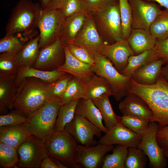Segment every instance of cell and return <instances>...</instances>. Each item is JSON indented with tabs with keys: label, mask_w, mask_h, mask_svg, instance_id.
<instances>
[{
	"label": "cell",
	"mask_w": 168,
	"mask_h": 168,
	"mask_svg": "<svg viewBox=\"0 0 168 168\" xmlns=\"http://www.w3.org/2000/svg\"><path fill=\"white\" fill-rule=\"evenodd\" d=\"M42 10L38 2L20 0L12 9L6 26V35L16 36L22 42L34 37Z\"/></svg>",
	"instance_id": "6da1fadb"
},
{
	"label": "cell",
	"mask_w": 168,
	"mask_h": 168,
	"mask_svg": "<svg viewBox=\"0 0 168 168\" xmlns=\"http://www.w3.org/2000/svg\"><path fill=\"white\" fill-rule=\"evenodd\" d=\"M128 89L147 103L153 114L150 121L157 123L160 127L168 125V82L161 74L151 85L142 84L130 78Z\"/></svg>",
	"instance_id": "7a4b0ae2"
},
{
	"label": "cell",
	"mask_w": 168,
	"mask_h": 168,
	"mask_svg": "<svg viewBox=\"0 0 168 168\" xmlns=\"http://www.w3.org/2000/svg\"><path fill=\"white\" fill-rule=\"evenodd\" d=\"M47 83L33 77L25 78L17 87L13 108L28 117L49 101Z\"/></svg>",
	"instance_id": "3957f363"
},
{
	"label": "cell",
	"mask_w": 168,
	"mask_h": 168,
	"mask_svg": "<svg viewBox=\"0 0 168 168\" xmlns=\"http://www.w3.org/2000/svg\"><path fill=\"white\" fill-rule=\"evenodd\" d=\"M60 99L49 100L28 117L27 122L32 135L45 142L54 132L59 109Z\"/></svg>",
	"instance_id": "277c9868"
},
{
	"label": "cell",
	"mask_w": 168,
	"mask_h": 168,
	"mask_svg": "<svg viewBox=\"0 0 168 168\" xmlns=\"http://www.w3.org/2000/svg\"><path fill=\"white\" fill-rule=\"evenodd\" d=\"M44 143L49 156L65 165L78 167L75 161L78 144L68 132L54 131Z\"/></svg>",
	"instance_id": "5b68a950"
},
{
	"label": "cell",
	"mask_w": 168,
	"mask_h": 168,
	"mask_svg": "<svg viewBox=\"0 0 168 168\" xmlns=\"http://www.w3.org/2000/svg\"><path fill=\"white\" fill-rule=\"evenodd\" d=\"M94 59L95 63L92 67L94 72L109 82L112 90V96L116 100L121 101L129 93L128 87L130 78L119 72L105 55L96 54Z\"/></svg>",
	"instance_id": "8992f818"
},
{
	"label": "cell",
	"mask_w": 168,
	"mask_h": 168,
	"mask_svg": "<svg viewBox=\"0 0 168 168\" xmlns=\"http://www.w3.org/2000/svg\"><path fill=\"white\" fill-rule=\"evenodd\" d=\"M94 16L97 29L107 43L111 44L123 39L118 1Z\"/></svg>",
	"instance_id": "52a82bcc"
},
{
	"label": "cell",
	"mask_w": 168,
	"mask_h": 168,
	"mask_svg": "<svg viewBox=\"0 0 168 168\" xmlns=\"http://www.w3.org/2000/svg\"><path fill=\"white\" fill-rule=\"evenodd\" d=\"M65 19L60 9L42 10L38 26L40 49L59 39Z\"/></svg>",
	"instance_id": "ba28073f"
},
{
	"label": "cell",
	"mask_w": 168,
	"mask_h": 168,
	"mask_svg": "<svg viewBox=\"0 0 168 168\" xmlns=\"http://www.w3.org/2000/svg\"><path fill=\"white\" fill-rule=\"evenodd\" d=\"M18 166L26 168H40L43 160L49 156L44 142L33 135L17 148Z\"/></svg>",
	"instance_id": "9c48e42d"
},
{
	"label": "cell",
	"mask_w": 168,
	"mask_h": 168,
	"mask_svg": "<svg viewBox=\"0 0 168 168\" xmlns=\"http://www.w3.org/2000/svg\"><path fill=\"white\" fill-rule=\"evenodd\" d=\"M159 127L157 123L150 121L137 147L147 156L150 167L152 168H165L167 164L166 158L163 155V147L159 146L156 138Z\"/></svg>",
	"instance_id": "30bf717a"
},
{
	"label": "cell",
	"mask_w": 168,
	"mask_h": 168,
	"mask_svg": "<svg viewBox=\"0 0 168 168\" xmlns=\"http://www.w3.org/2000/svg\"><path fill=\"white\" fill-rule=\"evenodd\" d=\"M69 43L84 48L94 56L100 54L104 45L108 43L99 33L94 16L90 14L75 38Z\"/></svg>",
	"instance_id": "8fae6325"
},
{
	"label": "cell",
	"mask_w": 168,
	"mask_h": 168,
	"mask_svg": "<svg viewBox=\"0 0 168 168\" xmlns=\"http://www.w3.org/2000/svg\"><path fill=\"white\" fill-rule=\"evenodd\" d=\"M64 131L69 133L79 144L90 146L97 144L94 138L101 136L102 131L85 118L76 115L65 127Z\"/></svg>",
	"instance_id": "7c38bea8"
},
{
	"label": "cell",
	"mask_w": 168,
	"mask_h": 168,
	"mask_svg": "<svg viewBox=\"0 0 168 168\" xmlns=\"http://www.w3.org/2000/svg\"><path fill=\"white\" fill-rule=\"evenodd\" d=\"M132 13V29L149 31L161 10L158 5L144 0H128Z\"/></svg>",
	"instance_id": "4fadbf2b"
},
{
	"label": "cell",
	"mask_w": 168,
	"mask_h": 168,
	"mask_svg": "<svg viewBox=\"0 0 168 168\" xmlns=\"http://www.w3.org/2000/svg\"><path fill=\"white\" fill-rule=\"evenodd\" d=\"M64 47L58 39L41 49L37 59L32 67L44 71L57 69L65 62Z\"/></svg>",
	"instance_id": "5bb4252c"
},
{
	"label": "cell",
	"mask_w": 168,
	"mask_h": 168,
	"mask_svg": "<svg viewBox=\"0 0 168 168\" xmlns=\"http://www.w3.org/2000/svg\"><path fill=\"white\" fill-rule=\"evenodd\" d=\"M115 145L99 143L87 146L78 144L75 158V163L86 168H97L101 164L106 153L112 150Z\"/></svg>",
	"instance_id": "9a60e30c"
},
{
	"label": "cell",
	"mask_w": 168,
	"mask_h": 168,
	"mask_svg": "<svg viewBox=\"0 0 168 168\" xmlns=\"http://www.w3.org/2000/svg\"><path fill=\"white\" fill-rule=\"evenodd\" d=\"M101 137L98 143L103 145L121 144L129 147H137L141 141L142 135L123 125L117 124Z\"/></svg>",
	"instance_id": "2e32d148"
},
{
	"label": "cell",
	"mask_w": 168,
	"mask_h": 168,
	"mask_svg": "<svg viewBox=\"0 0 168 168\" xmlns=\"http://www.w3.org/2000/svg\"><path fill=\"white\" fill-rule=\"evenodd\" d=\"M100 54L108 58L120 73L126 66L130 56L135 55L127 40L123 39L112 44H106Z\"/></svg>",
	"instance_id": "e0dca14e"
},
{
	"label": "cell",
	"mask_w": 168,
	"mask_h": 168,
	"mask_svg": "<svg viewBox=\"0 0 168 168\" xmlns=\"http://www.w3.org/2000/svg\"><path fill=\"white\" fill-rule=\"evenodd\" d=\"M65 60L64 63L57 69L70 74L76 78L85 86L96 73L92 66L75 58L66 46L64 47Z\"/></svg>",
	"instance_id": "ac0fdd59"
},
{
	"label": "cell",
	"mask_w": 168,
	"mask_h": 168,
	"mask_svg": "<svg viewBox=\"0 0 168 168\" xmlns=\"http://www.w3.org/2000/svg\"><path fill=\"white\" fill-rule=\"evenodd\" d=\"M119 108L123 115H130L149 120L153 114L146 102L140 96L132 92L120 102Z\"/></svg>",
	"instance_id": "d6986e66"
},
{
	"label": "cell",
	"mask_w": 168,
	"mask_h": 168,
	"mask_svg": "<svg viewBox=\"0 0 168 168\" xmlns=\"http://www.w3.org/2000/svg\"><path fill=\"white\" fill-rule=\"evenodd\" d=\"M31 135L27 123L0 127V142L17 149Z\"/></svg>",
	"instance_id": "ffe728a7"
},
{
	"label": "cell",
	"mask_w": 168,
	"mask_h": 168,
	"mask_svg": "<svg viewBox=\"0 0 168 168\" xmlns=\"http://www.w3.org/2000/svg\"><path fill=\"white\" fill-rule=\"evenodd\" d=\"M163 65V62L161 59L149 61L138 68L130 78L142 84H153L160 75L161 68Z\"/></svg>",
	"instance_id": "44dd1931"
},
{
	"label": "cell",
	"mask_w": 168,
	"mask_h": 168,
	"mask_svg": "<svg viewBox=\"0 0 168 168\" xmlns=\"http://www.w3.org/2000/svg\"><path fill=\"white\" fill-rule=\"evenodd\" d=\"M16 74H0V113L6 109L13 108L17 87L15 83Z\"/></svg>",
	"instance_id": "7402d4cb"
},
{
	"label": "cell",
	"mask_w": 168,
	"mask_h": 168,
	"mask_svg": "<svg viewBox=\"0 0 168 168\" xmlns=\"http://www.w3.org/2000/svg\"><path fill=\"white\" fill-rule=\"evenodd\" d=\"M66 73L57 69L49 71H44L32 67L20 66L16 74L15 83L17 87L25 78L33 77L40 79L47 83H51L61 78Z\"/></svg>",
	"instance_id": "603a6c76"
},
{
	"label": "cell",
	"mask_w": 168,
	"mask_h": 168,
	"mask_svg": "<svg viewBox=\"0 0 168 168\" xmlns=\"http://www.w3.org/2000/svg\"><path fill=\"white\" fill-rule=\"evenodd\" d=\"M156 39L150 31L141 29H132L127 40L135 55L154 48Z\"/></svg>",
	"instance_id": "cb8c5ba5"
},
{
	"label": "cell",
	"mask_w": 168,
	"mask_h": 168,
	"mask_svg": "<svg viewBox=\"0 0 168 168\" xmlns=\"http://www.w3.org/2000/svg\"><path fill=\"white\" fill-rule=\"evenodd\" d=\"M88 14L86 11H83L65 18L59 39L64 46L75 38L83 25Z\"/></svg>",
	"instance_id": "d4e9b609"
},
{
	"label": "cell",
	"mask_w": 168,
	"mask_h": 168,
	"mask_svg": "<svg viewBox=\"0 0 168 168\" xmlns=\"http://www.w3.org/2000/svg\"><path fill=\"white\" fill-rule=\"evenodd\" d=\"M75 114L83 117L105 133L108 130L102 122L100 113L92 100L81 98L77 104Z\"/></svg>",
	"instance_id": "484cf974"
},
{
	"label": "cell",
	"mask_w": 168,
	"mask_h": 168,
	"mask_svg": "<svg viewBox=\"0 0 168 168\" xmlns=\"http://www.w3.org/2000/svg\"><path fill=\"white\" fill-rule=\"evenodd\" d=\"M105 95L112 96L111 86L105 79L96 74L85 86L82 98L93 100Z\"/></svg>",
	"instance_id": "4316f807"
},
{
	"label": "cell",
	"mask_w": 168,
	"mask_h": 168,
	"mask_svg": "<svg viewBox=\"0 0 168 168\" xmlns=\"http://www.w3.org/2000/svg\"><path fill=\"white\" fill-rule=\"evenodd\" d=\"M39 34L32 38L16 55V59L20 65L32 67L35 62L39 51Z\"/></svg>",
	"instance_id": "83f0119b"
},
{
	"label": "cell",
	"mask_w": 168,
	"mask_h": 168,
	"mask_svg": "<svg viewBox=\"0 0 168 168\" xmlns=\"http://www.w3.org/2000/svg\"><path fill=\"white\" fill-rule=\"evenodd\" d=\"M105 95L92 100L99 109L103 120L104 125L108 130L120 123L121 116L116 115L112 109L109 97Z\"/></svg>",
	"instance_id": "f1b7e54d"
},
{
	"label": "cell",
	"mask_w": 168,
	"mask_h": 168,
	"mask_svg": "<svg viewBox=\"0 0 168 168\" xmlns=\"http://www.w3.org/2000/svg\"><path fill=\"white\" fill-rule=\"evenodd\" d=\"M158 59L154 48L138 54L131 55L128 59L126 66L120 73L130 78L134 72L139 67L149 61Z\"/></svg>",
	"instance_id": "f546056e"
},
{
	"label": "cell",
	"mask_w": 168,
	"mask_h": 168,
	"mask_svg": "<svg viewBox=\"0 0 168 168\" xmlns=\"http://www.w3.org/2000/svg\"><path fill=\"white\" fill-rule=\"evenodd\" d=\"M79 99L74 100L61 105L54 128V131H64L66 125L74 116L76 107Z\"/></svg>",
	"instance_id": "4dcf8cb0"
},
{
	"label": "cell",
	"mask_w": 168,
	"mask_h": 168,
	"mask_svg": "<svg viewBox=\"0 0 168 168\" xmlns=\"http://www.w3.org/2000/svg\"><path fill=\"white\" fill-rule=\"evenodd\" d=\"M128 147L116 144L112 149V153L105 155L101 167L102 168H125L124 162Z\"/></svg>",
	"instance_id": "1f68e13d"
},
{
	"label": "cell",
	"mask_w": 168,
	"mask_h": 168,
	"mask_svg": "<svg viewBox=\"0 0 168 168\" xmlns=\"http://www.w3.org/2000/svg\"><path fill=\"white\" fill-rule=\"evenodd\" d=\"M149 31L157 39L168 37V9L161 10L151 25Z\"/></svg>",
	"instance_id": "d6a6232c"
},
{
	"label": "cell",
	"mask_w": 168,
	"mask_h": 168,
	"mask_svg": "<svg viewBox=\"0 0 168 168\" xmlns=\"http://www.w3.org/2000/svg\"><path fill=\"white\" fill-rule=\"evenodd\" d=\"M85 86L73 76L60 98L61 105L73 100L82 98Z\"/></svg>",
	"instance_id": "836d02e7"
},
{
	"label": "cell",
	"mask_w": 168,
	"mask_h": 168,
	"mask_svg": "<svg viewBox=\"0 0 168 168\" xmlns=\"http://www.w3.org/2000/svg\"><path fill=\"white\" fill-rule=\"evenodd\" d=\"M147 157L137 147H129L124 162L125 168H145Z\"/></svg>",
	"instance_id": "e575fe53"
},
{
	"label": "cell",
	"mask_w": 168,
	"mask_h": 168,
	"mask_svg": "<svg viewBox=\"0 0 168 168\" xmlns=\"http://www.w3.org/2000/svg\"><path fill=\"white\" fill-rule=\"evenodd\" d=\"M123 39L127 40L132 30V13L128 0H118Z\"/></svg>",
	"instance_id": "d590c367"
},
{
	"label": "cell",
	"mask_w": 168,
	"mask_h": 168,
	"mask_svg": "<svg viewBox=\"0 0 168 168\" xmlns=\"http://www.w3.org/2000/svg\"><path fill=\"white\" fill-rule=\"evenodd\" d=\"M73 77L66 73L56 81L51 83H47L46 91L49 101L60 99Z\"/></svg>",
	"instance_id": "8d00e7d4"
},
{
	"label": "cell",
	"mask_w": 168,
	"mask_h": 168,
	"mask_svg": "<svg viewBox=\"0 0 168 168\" xmlns=\"http://www.w3.org/2000/svg\"><path fill=\"white\" fill-rule=\"evenodd\" d=\"M17 149L5 144L0 142V165L4 168L14 167L19 160Z\"/></svg>",
	"instance_id": "74e56055"
},
{
	"label": "cell",
	"mask_w": 168,
	"mask_h": 168,
	"mask_svg": "<svg viewBox=\"0 0 168 168\" xmlns=\"http://www.w3.org/2000/svg\"><path fill=\"white\" fill-rule=\"evenodd\" d=\"M149 120L130 115L121 116L120 123L132 131L142 135L146 131Z\"/></svg>",
	"instance_id": "f35d334b"
},
{
	"label": "cell",
	"mask_w": 168,
	"mask_h": 168,
	"mask_svg": "<svg viewBox=\"0 0 168 168\" xmlns=\"http://www.w3.org/2000/svg\"><path fill=\"white\" fill-rule=\"evenodd\" d=\"M19 67L16 55L7 53L0 54V74H17Z\"/></svg>",
	"instance_id": "ab89813d"
},
{
	"label": "cell",
	"mask_w": 168,
	"mask_h": 168,
	"mask_svg": "<svg viewBox=\"0 0 168 168\" xmlns=\"http://www.w3.org/2000/svg\"><path fill=\"white\" fill-rule=\"evenodd\" d=\"M23 46L22 42L17 37L6 35L0 40V53H7L16 55Z\"/></svg>",
	"instance_id": "60d3db41"
},
{
	"label": "cell",
	"mask_w": 168,
	"mask_h": 168,
	"mask_svg": "<svg viewBox=\"0 0 168 168\" xmlns=\"http://www.w3.org/2000/svg\"><path fill=\"white\" fill-rule=\"evenodd\" d=\"M71 54L79 61L91 65L95 63L94 56L86 49L80 46L69 43L66 45Z\"/></svg>",
	"instance_id": "b9f144b4"
},
{
	"label": "cell",
	"mask_w": 168,
	"mask_h": 168,
	"mask_svg": "<svg viewBox=\"0 0 168 168\" xmlns=\"http://www.w3.org/2000/svg\"><path fill=\"white\" fill-rule=\"evenodd\" d=\"M88 14L95 15L118 0H80Z\"/></svg>",
	"instance_id": "7bdbcfd3"
},
{
	"label": "cell",
	"mask_w": 168,
	"mask_h": 168,
	"mask_svg": "<svg viewBox=\"0 0 168 168\" xmlns=\"http://www.w3.org/2000/svg\"><path fill=\"white\" fill-rule=\"evenodd\" d=\"M28 121V117L15 110L8 114L0 115V127L26 123Z\"/></svg>",
	"instance_id": "ee69618b"
},
{
	"label": "cell",
	"mask_w": 168,
	"mask_h": 168,
	"mask_svg": "<svg viewBox=\"0 0 168 168\" xmlns=\"http://www.w3.org/2000/svg\"><path fill=\"white\" fill-rule=\"evenodd\" d=\"M59 9L65 18L75 13L86 11L80 0H63Z\"/></svg>",
	"instance_id": "f6af8a7d"
},
{
	"label": "cell",
	"mask_w": 168,
	"mask_h": 168,
	"mask_svg": "<svg viewBox=\"0 0 168 168\" xmlns=\"http://www.w3.org/2000/svg\"><path fill=\"white\" fill-rule=\"evenodd\" d=\"M154 49L159 59L162 60L164 65L168 62V37L162 40L156 39Z\"/></svg>",
	"instance_id": "bcb514c9"
},
{
	"label": "cell",
	"mask_w": 168,
	"mask_h": 168,
	"mask_svg": "<svg viewBox=\"0 0 168 168\" xmlns=\"http://www.w3.org/2000/svg\"><path fill=\"white\" fill-rule=\"evenodd\" d=\"M156 138L161 147L168 146V125L159 126L156 132Z\"/></svg>",
	"instance_id": "7dc6e473"
},
{
	"label": "cell",
	"mask_w": 168,
	"mask_h": 168,
	"mask_svg": "<svg viewBox=\"0 0 168 168\" xmlns=\"http://www.w3.org/2000/svg\"><path fill=\"white\" fill-rule=\"evenodd\" d=\"M41 168H66L65 165L49 156L43 161L40 166Z\"/></svg>",
	"instance_id": "c3c4849f"
},
{
	"label": "cell",
	"mask_w": 168,
	"mask_h": 168,
	"mask_svg": "<svg viewBox=\"0 0 168 168\" xmlns=\"http://www.w3.org/2000/svg\"><path fill=\"white\" fill-rule=\"evenodd\" d=\"M63 0H54L50 5L44 10H50L59 9Z\"/></svg>",
	"instance_id": "681fc988"
},
{
	"label": "cell",
	"mask_w": 168,
	"mask_h": 168,
	"mask_svg": "<svg viewBox=\"0 0 168 168\" xmlns=\"http://www.w3.org/2000/svg\"><path fill=\"white\" fill-rule=\"evenodd\" d=\"M161 74L165 79L168 82V62L162 66Z\"/></svg>",
	"instance_id": "f907efd6"
},
{
	"label": "cell",
	"mask_w": 168,
	"mask_h": 168,
	"mask_svg": "<svg viewBox=\"0 0 168 168\" xmlns=\"http://www.w3.org/2000/svg\"><path fill=\"white\" fill-rule=\"evenodd\" d=\"M42 10H46L52 3L54 0H40Z\"/></svg>",
	"instance_id": "816d5d0a"
},
{
	"label": "cell",
	"mask_w": 168,
	"mask_h": 168,
	"mask_svg": "<svg viewBox=\"0 0 168 168\" xmlns=\"http://www.w3.org/2000/svg\"><path fill=\"white\" fill-rule=\"evenodd\" d=\"M146 1L151 2L155 1L157 2L161 6L168 9V0H144Z\"/></svg>",
	"instance_id": "f5cc1de1"
},
{
	"label": "cell",
	"mask_w": 168,
	"mask_h": 168,
	"mask_svg": "<svg viewBox=\"0 0 168 168\" xmlns=\"http://www.w3.org/2000/svg\"><path fill=\"white\" fill-rule=\"evenodd\" d=\"M163 147V154L164 156L166 158H168V146Z\"/></svg>",
	"instance_id": "db71d44e"
}]
</instances>
